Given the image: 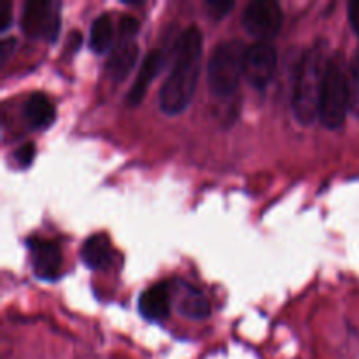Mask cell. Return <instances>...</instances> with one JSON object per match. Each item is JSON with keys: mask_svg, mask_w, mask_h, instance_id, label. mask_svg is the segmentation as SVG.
Listing matches in <instances>:
<instances>
[{"mask_svg": "<svg viewBox=\"0 0 359 359\" xmlns=\"http://www.w3.org/2000/svg\"><path fill=\"white\" fill-rule=\"evenodd\" d=\"M139 58V46L133 39H119L107 58V72L116 83L125 79Z\"/></svg>", "mask_w": 359, "mask_h": 359, "instance_id": "cell-12", "label": "cell"}, {"mask_svg": "<svg viewBox=\"0 0 359 359\" xmlns=\"http://www.w3.org/2000/svg\"><path fill=\"white\" fill-rule=\"evenodd\" d=\"M349 90H351V107L359 111V53L354 58L349 70Z\"/></svg>", "mask_w": 359, "mask_h": 359, "instance_id": "cell-16", "label": "cell"}, {"mask_svg": "<svg viewBox=\"0 0 359 359\" xmlns=\"http://www.w3.org/2000/svg\"><path fill=\"white\" fill-rule=\"evenodd\" d=\"M245 46L237 39L219 41L210 53L207 63L209 90L216 97H228L235 93L241 76L244 74Z\"/></svg>", "mask_w": 359, "mask_h": 359, "instance_id": "cell-4", "label": "cell"}, {"mask_svg": "<svg viewBox=\"0 0 359 359\" xmlns=\"http://www.w3.org/2000/svg\"><path fill=\"white\" fill-rule=\"evenodd\" d=\"M205 7L209 11V16L223 18L233 7V2L231 0H210V2H205Z\"/></svg>", "mask_w": 359, "mask_h": 359, "instance_id": "cell-19", "label": "cell"}, {"mask_svg": "<svg viewBox=\"0 0 359 359\" xmlns=\"http://www.w3.org/2000/svg\"><path fill=\"white\" fill-rule=\"evenodd\" d=\"M202 46L203 37L200 28L196 25L186 27L177 41L170 74L163 81L158 93L161 111L167 114H177L191 102L198 79Z\"/></svg>", "mask_w": 359, "mask_h": 359, "instance_id": "cell-1", "label": "cell"}, {"mask_svg": "<svg viewBox=\"0 0 359 359\" xmlns=\"http://www.w3.org/2000/svg\"><path fill=\"white\" fill-rule=\"evenodd\" d=\"M172 300L177 305L179 312L186 318L205 319L210 316V304L205 294L184 280L175 283V290L172 291Z\"/></svg>", "mask_w": 359, "mask_h": 359, "instance_id": "cell-9", "label": "cell"}, {"mask_svg": "<svg viewBox=\"0 0 359 359\" xmlns=\"http://www.w3.org/2000/svg\"><path fill=\"white\" fill-rule=\"evenodd\" d=\"M242 25L259 41H269L279 34L283 25V9L273 0H255L245 6L242 13Z\"/></svg>", "mask_w": 359, "mask_h": 359, "instance_id": "cell-6", "label": "cell"}, {"mask_svg": "<svg viewBox=\"0 0 359 359\" xmlns=\"http://www.w3.org/2000/svg\"><path fill=\"white\" fill-rule=\"evenodd\" d=\"M23 111L28 123L35 128H46L55 119V107H53L48 95L41 93V91H34V93L28 95Z\"/></svg>", "mask_w": 359, "mask_h": 359, "instance_id": "cell-13", "label": "cell"}, {"mask_svg": "<svg viewBox=\"0 0 359 359\" xmlns=\"http://www.w3.org/2000/svg\"><path fill=\"white\" fill-rule=\"evenodd\" d=\"M27 245L30 249V265L35 276L53 279L62 266V251L58 244L44 238H32Z\"/></svg>", "mask_w": 359, "mask_h": 359, "instance_id": "cell-8", "label": "cell"}, {"mask_svg": "<svg viewBox=\"0 0 359 359\" xmlns=\"http://www.w3.org/2000/svg\"><path fill=\"white\" fill-rule=\"evenodd\" d=\"M347 13H349L351 27H353V30L359 35V0H353V2H349Z\"/></svg>", "mask_w": 359, "mask_h": 359, "instance_id": "cell-20", "label": "cell"}, {"mask_svg": "<svg viewBox=\"0 0 359 359\" xmlns=\"http://www.w3.org/2000/svg\"><path fill=\"white\" fill-rule=\"evenodd\" d=\"M119 37L121 39H133V35L139 32V20L132 14H123L119 18Z\"/></svg>", "mask_w": 359, "mask_h": 359, "instance_id": "cell-17", "label": "cell"}, {"mask_svg": "<svg viewBox=\"0 0 359 359\" xmlns=\"http://www.w3.org/2000/svg\"><path fill=\"white\" fill-rule=\"evenodd\" d=\"M112 35H114V27H112L111 14H98V16L91 21L88 46L91 48V51L98 53V55L109 51L112 46Z\"/></svg>", "mask_w": 359, "mask_h": 359, "instance_id": "cell-15", "label": "cell"}, {"mask_svg": "<svg viewBox=\"0 0 359 359\" xmlns=\"http://www.w3.org/2000/svg\"><path fill=\"white\" fill-rule=\"evenodd\" d=\"M14 39L9 37V39H4L2 42H0V56H2V60H6L7 56H9L11 49L14 48Z\"/></svg>", "mask_w": 359, "mask_h": 359, "instance_id": "cell-22", "label": "cell"}, {"mask_svg": "<svg viewBox=\"0 0 359 359\" xmlns=\"http://www.w3.org/2000/svg\"><path fill=\"white\" fill-rule=\"evenodd\" d=\"M326 56L323 42H316L304 51L294 74L291 107L294 118L304 125L314 121L319 112V97H321L323 79H325Z\"/></svg>", "mask_w": 359, "mask_h": 359, "instance_id": "cell-2", "label": "cell"}, {"mask_svg": "<svg viewBox=\"0 0 359 359\" xmlns=\"http://www.w3.org/2000/svg\"><path fill=\"white\" fill-rule=\"evenodd\" d=\"M21 28L30 37L56 39L60 28V4L49 0L25 2L21 11Z\"/></svg>", "mask_w": 359, "mask_h": 359, "instance_id": "cell-5", "label": "cell"}, {"mask_svg": "<svg viewBox=\"0 0 359 359\" xmlns=\"http://www.w3.org/2000/svg\"><path fill=\"white\" fill-rule=\"evenodd\" d=\"M81 259L90 269H104L111 262V245L105 235L93 233L81 245Z\"/></svg>", "mask_w": 359, "mask_h": 359, "instance_id": "cell-14", "label": "cell"}, {"mask_svg": "<svg viewBox=\"0 0 359 359\" xmlns=\"http://www.w3.org/2000/svg\"><path fill=\"white\" fill-rule=\"evenodd\" d=\"M161 65H163V51L161 49H149L144 55L139 72H137L135 79H133L132 86H130L128 93H126V102L130 105H137L142 100L147 86H149L153 77L158 74V70L161 69Z\"/></svg>", "mask_w": 359, "mask_h": 359, "instance_id": "cell-11", "label": "cell"}, {"mask_svg": "<svg viewBox=\"0 0 359 359\" xmlns=\"http://www.w3.org/2000/svg\"><path fill=\"white\" fill-rule=\"evenodd\" d=\"M11 25V4L4 2L2 14H0V30L6 32Z\"/></svg>", "mask_w": 359, "mask_h": 359, "instance_id": "cell-21", "label": "cell"}, {"mask_svg": "<svg viewBox=\"0 0 359 359\" xmlns=\"http://www.w3.org/2000/svg\"><path fill=\"white\" fill-rule=\"evenodd\" d=\"M349 107V70L346 69L342 53H332L326 60L318 116L326 128H339L346 119Z\"/></svg>", "mask_w": 359, "mask_h": 359, "instance_id": "cell-3", "label": "cell"}, {"mask_svg": "<svg viewBox=\"0 0 359 359\" xmlns=\"http://www.w3.org/2000/svg\"><path fill=\"white\" fill-rule=\"evenodd\" d=\"M13 156H14V160L18 161V165H21V167H27V165H30L32 161H34L35 144L34 142L21 144V146L14 151Z\"/></svg>", "mask_w": 359, "mask_h": 359, "instance_id": "cell-18", "label": "cell"}, {"mask_svg": "<svg viewBox=\"0 0 359 359\" xmlns=\"http://www.w3.org/2000/svg\"><path fill=\"white\" fill-rule=\"evenodd\" d=\"M277 67V49L269 41H256L245 48L244 76L258 90L266 88Z\"/></svg>", "mask_w": 359, "mask_h": 359, "instance_id": "cell-7", "label": "cell"}, {"mask_svg": "<svg viewBox=\"0 0 359 359\" xmlns=\"http://www.w3.org/2000/svg\"><path fill=\"white\" fill-rule=\"evenodd\" d=\"M172 291L167 283L146 287L139 297V312L149 321H163L170 314Z\"/></svg>", "mask_w": 359, "mask_h": 359, "instance_id": "cell-10", "label": "cell"}]
</instances>
